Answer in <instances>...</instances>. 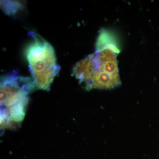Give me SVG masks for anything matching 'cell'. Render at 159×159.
Segmentation results:
<instances>
[{
    "mask_svg": "<svg viewBox=\"0 0 159 159\" xmlns=\"http://www.w3.org/2000/svg\"><path fill=\"white\" fill-rule=\"evenodd\" d=\"M108 32L99 33L95 53L79 61L73 69V75L88 90L111 89L121 84L117 62L119 50Z\"/></svg>",
    "mask_w": 159,
    "mask_h": 159,
    "instance_id": "1",
    "label": "cell"
},
{
    "mask_svg": "<svg viewBox=\"0 0 159 159\" xmlns=\"http://www.w3.org/2000/svg\"><path fill=\"white\" fill-rule=\"evenodd\" d=\"M35 86L29 77L11 73L1 78V127L16 128L22 122L29 102V95Z\"/></svg>",
    "mask_w": 159,
    "mask_h": 159,
    "instance_id": "2",
    "label": "cell"
},
{
    "mask_svg": "<svg viewBox=\"0 0 159 159\" xmlns=\"http://www.w3.org/2000/svg\"><path fill=\"white\" fill-rule=\"evenodd\" d=\"M33 39L26 48L25 54L32 80L39 89L48 90L60 70L54 48L34 32Z\"/></svg>",
    "mask_w": 159,
    "mask_h": 159,
    "instance_id": "3",
    "label": "cell"
}]
</instances>
